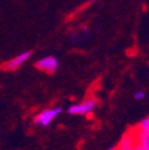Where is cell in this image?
Instances as JSON below:
<instances>
[{"instance_id":"4","label":"cell","mask_w":149,"mask_h":150,"mask_svg":"<svg viewBox=\"0 0 149 150\" xmlns=\"http://www.w3.org/2000/svg\"><path fill=\"white\" fill-rule=\"evenodd\" d=\"M31 55H32L31 51H24V52L16 55L14 59H11L8 63H7V66H6L7 70H16V69H19L23 63L27 62V60L30 59V56H31Z\"/></svg>"},{"instance_id":"8","label":"cell","mask_w":149,"mask_h":150,"mask_svg":"<svg viewBox=\"0 0 149 150\" xmlns=\"http://www.w3.org/2000/svg\"><path fill=\"white\" fill-rule=\"evenodd\" d=\"M134 98H136L137 100H141V99H144V98H145V93H144L143 90H138V91H136V93H134Z\"/></svg>"},{"instance_id":"3","label":"cell","mask_w":149,"mask_h":150,"mask_svg":"<svg viewBox=\"0 0 149 150\" xmlns=\"http://www.w3.org/2000/svg\"><path fill=\"white\" fill-rule=\"evenodd\" d=\"M58 59H56L55 56H46V58H42L36 62V69L42 70V71H46L48 74H53V72L56 71L58 69Z\"/></svg>"},{"instance_id":"1","label":"cell","mask_w":149,"mask_h":150,"mask_svg":"<svg viewBox=\"0 0 149 150\" xmlns=\"http://www.w3.org/2000/svg\"><path fill=\"white\" fill-rule=\"evenodd\" d=\"M61 112H62V109H61V107L46 109V110H43V111H41L36 117H35L34 122L36 123V125L46 127V126H48L50 123H51V122H53L54 119L59 115V114H61Z\"/></svg>"},{"instance_id":"9","label":"cell","mask_w":149,"mask_h":150,"mask_svg":"<svg viewBox=\"0 0 149 150\" xmlns=\"http://www.w3.org/2000/svg\"><path fill=\"white\" fill-rule=\"evenodd\" d=\"M133 150H149V147H144L143 145H140V144H137V142H136V145H134Z\"/></svg>"},{"instance_id":"7","label":"cell","mask_w":149,"mask_h":150,"mask_svg":"<svg viewBox=\"0 0 149 150\" xmlns=\"http://www.w3.org/2000/svg\"><path fill=\"white\" fill-rule=\"evenodd\" d=\"M138 130L149 133V118H144L143 121H141V123L138 125Z\"/></svg>"},{"instance_id":"6","label":"cell","mask_w":149,"mask_h":150,"mask_svg":"<svg viewBox=\"0 0 149 150\" xmlns=\"http://www.w3.org/2000/svg\"><path fill=\"white\" fill-rule=\"evenodd\" d=\"M136 137V142L137 144L143 145L144 147H149V133L146 131H141V130H137V133L134 134Z\"/></svg>"},{"instance_id":"2","label":"cell","mask_w":149,"mask_h":150,"mask_svg":"<svg viewBox=\"0 0 149 150\" xmlns=\"http://www.w3.org/2000/svg\"><path fill=\"white\" fill-rule=\"evenodd\" d=\"M96 106H97L96 99H87L78 103V105H73L68 109V114H73V115H87V114L93 112Z\"/></svg>"},{"instance_id":"10","label":"cell","mask_w":149,"mask_h":150,"mask_svg":"<svg viewBox=\"0 0 149 150\" xmlns=\"http://www.w3.org/2000/svg\"><path fill=\"white\" fill-rule=\"evenodd\" d=\"M113 150H115V149H113Z\"/></svg>"},{"instance_id":"5","label":"cell","mask_w":149,"mask_h":150,"mask_svg":"<svg viewBox=\"0 0 149 150\" xmlns=\"http://www.w3.org/2000/svg\"><path fill=\"white\" fill-rule=\"evenodd\" d=\"M134 145H136V137H134V134L128 133V134H125L121 138V141H120V144H118L115 150H133Z\"/></svg>"}]
</instances>
